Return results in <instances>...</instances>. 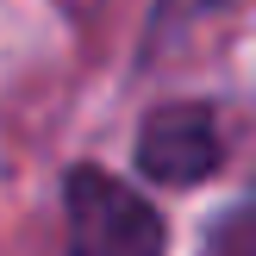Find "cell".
Returning a JSON list of instances; mask_svg holds the SVG:
<instances>
[{"label": "cell", "mask_w": 256, "mask_h": 256, "mask_svg": "<svg viewBox=\"0 0 256 256\" xmlns=\"http://www.w3.org/2000/svg\"><path fill=\"white\" fill-rule=\"evenodd\" d=\"M62 256H169V219L100 162L62 169Z\"/></svg>", "instance_id": "cell-1"}, {"label": "cell", "mask_w": 256, "mask_h": 256, "mask_svg": "<svg viewBox=\"0 0 256 256\" xmlns=\"http://www.w3.org/2000/svg\"><path fill=\"white\" fill-rule=\"evenodd\" d=\"M132 169H138V182L169 188V194L212 182V175L225 169L219 106H212V100H194V94L144 106L138 138H132Z\"/></svg>", "instance_id": "cell-2"}, {"label": "cell", "mask_w": 256, "mask_h": 256, "mask_svg": "<svg viewBox=\"0 0 256 256\" xmlns=\"http://www.w3.org/2000/svg\"><path fill=\"white\" fill-rule=\"evenodd\" d=\"M244 6V0H156V6L144 12V38H138V62H162L175 44H182L194 25L219 19V12Z\"/></svg>", "instance_id": "cell-3"}, {"label": "cell", "mask_w": 256, "mask_h": 256, "mask_svg": "<svg viewBox=\"0 0 256 256\" xmlns=\"http://www.w3.org/2000/svg\"><path fill=\"white\" fill-rule=\"evenodd\" d=\"M200 256H256V182L200 225Z\"/></svg>", "instance_id": "cell-4"}]
</instances>
